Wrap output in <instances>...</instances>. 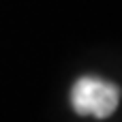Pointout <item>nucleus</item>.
<instances>
[{
    "instance_id": "nucleus-1",
    "label": "nucleus",
    "mask_w": 122,
    "mask_h": 122,
    "mask_svg": "<svg viewBox=\"0 0 122 122\" xmlns=\"http://www.w3.org/2000/svg\"><path fill=\"white\" fill-rule=\"evenodd\" d=\"M120 103V88L101 77H79L71 88V107L79 116L109 118Z\"/></svg>"
}]
</instances>
